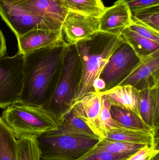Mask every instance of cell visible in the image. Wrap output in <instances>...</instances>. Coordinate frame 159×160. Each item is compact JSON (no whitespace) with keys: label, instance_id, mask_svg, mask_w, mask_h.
<instances>
[{"label":"cell","instance_id":"ffe728a7","mask_svg":"<svg viewBox=\"0 0 159 160\" xmlns=\"http://www.w3.org/2000/svg\"><path fill=\"white\" fill-rule=\"evenodd\" d=\"M18 139L0 117V160H18Z\"/></svg>","mask_w":159,"mask_h":160},{"label":"cell","instance_id":"44dd1931","mask_svg":"<svg viewBox=\"0 0 159 160\" xmlns=\"http://www.w3.org/2000/svg\"><path fill=\"white\" fill-rule=\"evenodd\" d=\"M69 11L99 18L105 9L101 0H61Z\"/></svg>","mask_w":159,"mask_h":160},{"label":"cell","instance_id":"d6a6232c","mask_svg":"<svg viewBox=\"0 0 159 160\" xmlns=\"http://www.w3.org/2000/svg\"><path fill=\"white\" fill-rule=\"evenodd\" d=\"M7 3L9 4L15 5H19L23 3L24 2L29 0H2Z\"/></svg>","mask_w":159,"mask_h":160},{"label":"cell","instance_id":"2e32d148","mask_svg":"<svg viewBox=\"0 0 159 160\" xmlns=\"http://www.w3.org/2000/svg\"><path fill=\"white\" fill-rule=\"evenodd\" d=\"M102 99V95L100 92H91L76 102L71 110L76 116L83 120L92 131L101 110Z\"/></svg>","mask_w":159,"mask_h":160},{"label":"cell","instance_id":"7402d4cb","mask_svg":"<svg viewBox=\"0 0 159 160\" xmlns=\"http://www.w3.org/2000/svg\"><path fill=\"white\" fill-rule=\"evenodd\" d=\"M110 112L112 118L122 127L135 129L154 131L132 111L112 105Z\"/></svg>","mask_w":159,"mask_h":160},{"label":"cell","instance_id":"7c38bea8","mask_svg":"<svg viewBox=\"0 0 159 160\" xmlns=\"http://www.w3.org/2000/svg\"><path fill=\"white\" fill-rule=\"evenodd\" d=\"M132 13L124 0H118L112 6L105 8L99 18V31L116 35L128 28L132 22Z\"/></svg>","mask_w":159,"mask_h":160},{"label":"cell","instance_id":"e575fe53","mask_svg":"<svg viewBox=\"0 0 159 160\" xmlns=\"http://www.w3.org/2000/svg\"></svg>","mask_w":159,"mask_h":160},{"label":"cell","instance_id":"ba28073f","mask_svg":"<svg viewBox=\"0 0 159 160\" xmlns=\"http://www.w3.org/2000/svg\"><path fill=\"white\" fill-rule=\"evenodd\" d=\"M140 61V58L131 47L123 42L111 56L101 73L100 78L105 84L103 91L118 85L131 73Z\"/></svg>","mask_w":159,"mask_h":160},{"label":"cell","instance_id":"d4e9b609","mask_svg":"<svg viewBox=\"0 0 159 160\" xmlns=\"http://www.w3.org/2000/svg\"><path fill=\"white\" fill-rule=\"evenodd\" d=\"M131 13L133 22L159 33V6Z\"/></svg>","mask_w":159,"mask_h":160},{"label":"cell","instance_id":"30bf717a","mask_svg":"<svg viewBox=\"0 0 159 160\" xmlns=\"http://www.w3.org/2000/svg\"><path fill=\"white\" fill-rule=\"evenodd\" d=\"M62 30L67 44L75 45L100 31L99 18L69 11Z\"/></svg>","mask_w":159,"mask_h":160},{"label":"cell","instance_id":"6da1fadb","mask_svg":"<svg viewBox=\"0 0 159 160\" xmlns=\"http://www.w3.org/2000/svg\"><path fill=\"white\" fill-rule=\"evenodd\" d=\"M67 45L40 49L23 56V85L18 101L42 107L49 100Z\"/></svg>","mask_w":159,"mask_h":160},{"label":"cell","instance_id":"9c48e42d","mask_svg":"<svg viewBox=\"0 0 159 160\" xmlns=\"http://www.w3.org/2000/svg\"><path fill=\"white\" fill-rule=\"evenodd\" d=\"M126 85L140 91L159 87V49L140 58L131 73L118 85Z\"/></svg>","mask_w":159,"mask_h":160},{"label":"cell","instance_id":"4316f807","mask_svg":"<svg viewBox=\"0 0 159 160\" xmlns=\"http://www.w3.org/2000/svg\"><path fill=\"white\" fill-rule=\"evenodd\" d=\"M93 147L77 160H127L133 154H116L107 151L97 150Z\"/></svg>","mask_w":159,"mask_h":160},{"label":"cell","instance_id":"4dcf8cb0","mask_svg":"<svg viewBox=\"0 0 159 160\" xmlns=\"http://www.w3.org/2000/svg\"><path fill=\"white\" fill-rule=\"evenodd\" d=\"M105 84L104 81L99 78L94 80L93 83V88L94 92L103 91L105 89Z\"/></svg>","mask_w":159,"mask_h":160},{"label":"cell","instance_id":"1f68e13d","mask_svg":"<svg viewBox=\"0 0 159 160\" xmlns=\"http://www.w3.org/2000/svg\"><path fill=\"white\" fill-rule=\"evenodd\" d=\"M6 51L5 39L2 33L0 30V57L4 56L6 53Z\"/></svg>","mask_w":159,"mask_h":160},{"label":"cell","instance_id":"8992f818","mask_svg":"<svg viewBox=\"0 0 159 160\" xmlns=\"http://www.w3.org/2000/svg\"><path fill=\"white\" fill-rule=\"evenodd\" d=\"M23 56L0 57V108L5 109L19 99L23 85Z\"/></svg>","mask_w":159,"mask_h":160},{"label":"cell","instance_id":"8fae6325","mask_svg":"<svg viewBox=\"0 0 159 160\" xmlns=\"http://www.w3.org/2000/svg\"><path fill=\"white\" fill-rule=\"evenodd\" d=\"M17 39L18 52L22 56L40 49L68 45L64 40L62 30L36 29L17 38Z\"/></svg>","mask_w":159,"mask_h":160},{"label":"cell","instance_id":"83f0119b","mask_svg":"<svg viewBox=\"0 0 159 160\" xmlns=\"http://www.w3.org/2000/svg\"><path fill=\"white\" fill-rule=\"evenodd\" d=\"M158 146L145 145L126 160H150L159 155Z\"/></svg>","mask_w":159,"mask_h":160},{"label":"cell","instance_id":"f546056e","mask_svg":"<svg viewBox=\"0 0 159 160\" xmlns=\"http://www.w3.org/2000/svg\"><path fill=\"white\" fill-rule=\"evenodd\" d=\"M131 13L147 8L159 6V0H124Z\"/></svg>","mask_w":159,"mask_h":160},{"label":"cell","instance_id":"f1b7e54d","mask_svg":"<svg viewBox=\"0 0 159 160\" xmlns=\"http://www.w3.org/2000/svg\"><path fill=\"white\" fill-rule=\"evenodd\" d=\"M128 28L140 35L159 44V33L133 22Z\"/></svg>","mask_w":159,"mask_h":160},{"label":"cell","instance_id":"9a60e30c","mask_svg":"<svg viewBox=\"0 0 159 160\" xmlns=\"http://www.w3.org/2000/svg\"><path fill=\"white\" fill-rule=\"evenodd\" d=\"M157 132L154 131L135 129L120 126L108 130L103 139L156 147L158 144V139L156 138Z\"/></svg>","mask_w":159,"mask_h":160},{"label":"cell","instance_id":"4fadbf2b","mask_svg":"<svg viewBox=\"0 0 159 160\" xmlns=\"http://www.w3.org/2000/svg\"><path fill=\"white\" fill-rule=\"evenodd\" d=\"M100 92L106 97L111 105L132 111L141 118L139 109L140 91L132 86L117 85Z\"/></svg>","mask_w":159,"mask_h":160},{"label":"cell","instance_id":"52a82bcc","mask_svg":"<svg viewBox=\"0 0 159 160\" xmlns=\"http://www.w3.org/2000/svg\"><path fill=\"white\" fill-rule=\"evenodd\" d=\"M0 16L16 38L36 29L62 30V26L55 22L32 15L21 5L9 4L2 0H0Z\"/></svg>","mask_w":159,"mask_h":160},{"label":"cell","instance_id":"7a4b0ae2","mask_svg":"<svg viewBox=\"0 0 159 160\" xmlns=\"http://www.w3.org/2000/svg\"><path fill=\"white\" fill-rule=\"evenodd\" d=\"M123 42L121 35L99 31L75 45L82 66L75 103L89 93L94 92L93 82L100 78L111 56Z\"/></svg>","mask_w":159,"mask_h":160},{"label":"cell","instance_id":"603a6c76","mask_svg":"<svg viewBox=\"0 0 159 160\" xmlns=\"http://www.w3.org/2000/svg\"><path fill=\"white\" fill-rule=\"evenodd\" d=\"M102 97L101 110L95 122L93 131L101 139H104L106 132L109 130L121 126L112 118L110 112L112 105L105 96L102 95Z\"/></svg>","mask_w":159,"mask_h":160},{"label":"cell","instance_id":"484cf974","mask_svg":"<svg viewBox=\"0 0 159 160\" xmlns=\"http://www.w3.org/2000/svg\"><path fill=\"white\" fill-rule=\"evenodd\" d=\"M18 160H40V152L35 136H24L18 139Z\"/></svg>","mask_w":159,"mask_h":160},{"label":"cell","instance_id":"836d02e7","mask_svg":"<svg viewBox=\"0 0 159 160\" xmlns=\"http://www.w3.org/2000/svg\"><path fill=\"white\" fill-rule=\"evenodd\" d=\"M150 160H159V155H158L157 157H155V158H153V159Z\"/></svg>","mask_w":159,"mask_h":160},{"label":"cell","instance_id":"5b68a950","mask_svg":"<svg viewBox=\"0 0 159 160\" xmlns=\"http://www.w3.org/2000/svg\"><path fill=\"white\" fill-rule=\"evenodd\" d=\"M40 160H77L87 154L100 138L44 133L36 137Z\"/></svg>","mask_w":159,"mask_h":160},{"label":"cell","instance_id":"d6986e66","mask_svg":"<svg viewBox=\"0 0 159 160\" xmlns=\"http://www.w3.org/2000/svg\"><path fill=\"white\" fill-rule=\"evenodd\" d=\"M123 42L129 45L139 58L147 56L159 49V44L126 28L121 33Z\"/></svg>","mask_w":159,"mask_h":160},{"label":"cell","instance_id":"3957f363","mask_svg":"<svg viewBox=\"0 0 159 160\" xmlns=\"http://www.w3.org/2000/svg\"><path fill=\"white\" fill-rule=\"evenodd\" d=\"M82 66L75 45L65 47L58 79L49 100L42 108L58 124L71 111L81 79Z\"/></svg>","mask_w":159,"mask_h":160},{"label":"cell","instance_id":"e0dca14e","mask_svg":"<svg viewBox=\"0 0 159 160\" xmlns=\"http://www.w3.org/2000/svg\"><path fill=\"white\" fill-rule=\"evenodd\" d=\"M139 109L141 118L147 125L158 132L159 129V87L140 91Z\"/></svg>","mask_w":159,"mask_h":160},{"label":"cell","instance_id":"ac0fdd59","mask_svg":"<svg viewBox=\"0 0 159 160\" xmlns=\"http://www.w3.org/2000/svg\"><path fill=\"white\" fill-rule=\"evenodd\" d=\"M52 135H65L75 137L99 138L82 119L70 111L57 128L53 130L47 132Z\"/></svg>","mask_w":159,"mask_h":160},{"label":"cell","instance_id":"5bb4252c","mask_svg":"<svg viewBox=\"0 0 159 160\" xmlns=\"http://www.w3.org/2000/svg\"><path fill=\"white\" fill-rule=\"evenodd\" d=\"M19 5L32 15L53 21L62 26L69 11L61 0H29Z\"/></svg>","mask_w":159,"mask_h":160},{"label":"cell","instance_id":"cb8c5ba5","mask_svg":"<svg viewBox=\"0 0 159 160\" xmlns=\"http://www.w3.org/2000/svg\"><path fill=\"white\" fill-rule=\"evenodd\" d=\"M145 145H146L100 139L93 148L96 150L107 151L116 154H134Z\"/></svg>","mask_w":159,"mask_h":160},{"label":"cell","instance_id":"277c9868","mask_svg":"<svg viewBox=\"0 0 159 160\" xmlns=\"http://www.w3.org/2000/svg\"><path fill=\"white\" fill-rule=\"evenodd\" d=\"M2 118L17 139L24 136L36 137L57 127L54 118L42 107L20 101L6 108Z\"/></svg>","mask_w":159,"mask_h":160}]
</instances>
